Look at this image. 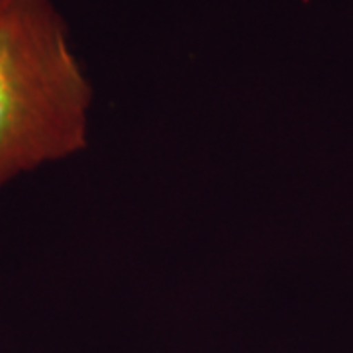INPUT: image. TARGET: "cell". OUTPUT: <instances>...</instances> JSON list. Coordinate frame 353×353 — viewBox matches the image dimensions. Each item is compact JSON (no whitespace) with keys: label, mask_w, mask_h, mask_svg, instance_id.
<instances>
[{"label":"cell","mask_w":353,"mask_h":353,"mask_svg":"<svg viewBox=\"0 0 353 353\" xmlns=\"http://www.w3.org/2000/svg\"><path fill=\"white\" fill-rule=\"evenodd\" d=\"M92 87L53 0H0V189L87 145Z\"/></svg>","instance_id":"6da1fadb"}]
</instances>
